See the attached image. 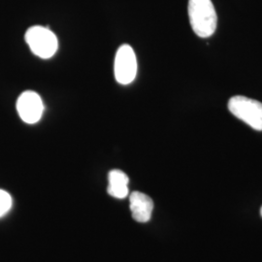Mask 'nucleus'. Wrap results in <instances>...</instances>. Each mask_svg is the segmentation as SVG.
I'll return each mask as SVG.
<instances>
[{"label":"nucleus","instance_id":"f257e3e1","mask_svg":"<svg viewBox=\"0 0 262 262\" xmlns=\"http://www.w3.org/2000/svg\"><path fill=\"white\" fill-rule=\"evenodd\" d=\"M189 23L197 36L208 38L215 33L217 17L211 0H188Z\"/></svg>","mask_w":262,"mask_h":262},{"label":"nucleus","instance_id":"f03ea898","mask_svg":"<svg viewBox=\"0 0 262 262\" xmlns=\"http://www.w3.org/2000/svg\"><path fill=\"white\" fill-rule=\"evenodd\" d=\"M25 39L31 52L44 59L55 56L58 48L56 34L50 28L42 26H33L28 28Z\"/></svg>","mask_w":262,"mask_h":262},{"label":"nucleus","instance_id":"7ed1b4c3","mask_svg":"<svg viewBox=\"0 0 262 262\" xmlns=\"http://www.w3.org/2000/svg\"><path fill=\"white\" fill-rule=\"evenodd\" d=\"M228 110L253 129L262 131L261 102L242 95H236L229 99Z\"/></svg>","mask_w":262,"mask_h":262},{"label":"nucleus","instance_id":"20e7f679","mask_svg":"<svg viewBox=\"0 0 262 262\" xmlns=\"http://www.w3.org/2000/svg\"><path fill=\"white\" fill-rule=\"evenodd\" d=\"M137 70V58L133 49L123 44L118 49L115 57L114 72L117 82L121 84H131L136 78Z\"/></svg>","mask_w":262,"mask_h":262},{"label":"nucleus","instance_id":"39448f33","mask_svg":"<svg viewBox=\"0 0 262 262\" xmlns=\"http://www.w3.org/2000/svg\"><path fill=\"white\" fill-rule=\"evenodd\" d=\"M17 110L20 119L27 123L33 124L40 121L44 112V104L41 96L32 91L20 94L17 101Z\"/></svg>","mask_w":262,"mask_h":262},{"label":"nucleus","instance_id":"423d86ee","mask_svg":"<svg viewBox=\"0 0 262 262\" xmlns=\"http://www.w3.org/2000/svg\"><path fill=\"white\" fill-rule=\"evenodd\" d=\"M129 201L133 219L138 223L149 222L154 210L151 198L140 191H134L129 196Z\"/></svg>","mask_w":262,"mask_h":262},{"label":"nucleus","instance_id":"0eeeda50","mask_svg":"<svg viewBox=\"0 0 262 262\" xmlns=\"http://www.w3.org/2000/svg\"><path fill=\"white\" fill-rule=\"evenodd\" d=\"M109 185H108V193L111 196L119 199H123L128 195V176L121 170L115 169L110 171L108 175Z\"/></svg>","mask_w":262,"mask_h":262},{"label":"nucleus","instance_id":"6e6552de","mask_svg":"<svg viewBox=\"0 0 262 262\" xmlns=\"http://www.w3.org/2000/svg\"><path fill=\"white\" fill-rule=\"evenodd\" d=\"M12 207V197L5 190L0 189V217L8 213Z\"/></svg>","mask_w":262,"mask_h":262},{"label":"nucleus","instance_id":"1a4fd4ad","mask_svg":"<svg viewBox=\"0 0 262 262\" xmlns=\"http://www.w3.org/2000/svg\"><path fill=\"white\" fill-rule=\"evenodd\" d=\"M260 214H261V216H262V207H261V209H260Z\"/></svg>","mask_w":262,"mask_h":262}]
</instances>
